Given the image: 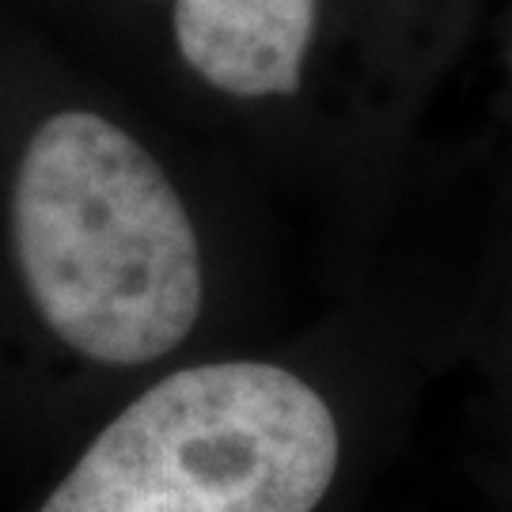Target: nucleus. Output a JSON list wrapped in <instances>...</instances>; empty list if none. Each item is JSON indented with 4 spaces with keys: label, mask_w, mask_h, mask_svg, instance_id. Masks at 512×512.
<instances>
[{
    "label": "nucleus",
    "mask_w": 512,
    "mask_h": 512,
    "mask_svg": "<svg viewBox=\"0 0 512 512\" xmlns=\"http://www.w3.org/2000/svg\"><path fill=\"white\" fill-rule=\"evenodd\" d=\"M19 274L46 327L103 365H145L202 315V251L164 167L92 110L27 141L12 190Z\"/></svg>",
    "instance_id": "obj_1"
},
{
    "label": "nucleus",
    "mask_w": 512,
    "mask_h": 512,
    "mask_svg": "<svg viewBox=\"0 0 512 512\" xmlns=\"http://www.w3.org/2000/svg\"><path fill=\"white\" fill-rule=\"evenodd\" d=\"M334 467L338 425L308 380L198 365L129 403L42 512H311Z\"/></svg>",
    "instance_id": "obj_2"
},
{
    "label": "nucleus",
    "mask_w": 512,
    "mask_h": 512,
    "mask_svg": "<svg viewBox=\"0 0 512 512\" xmlns=\"http://www.w3.org/2000/svg\"><path fill=\"white\" fill-rule=\"evenodd\" d=\"M319 0H175L186 65L239 99L293 95L315 35Z\"/></svg>",
    "instance_id": "obj_3"
}]
</instances>
